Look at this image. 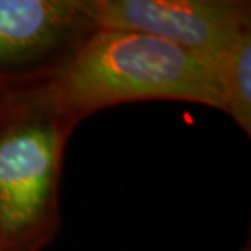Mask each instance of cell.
I'll use <instances>...</instances> for the list:
<instances>
[{
  "label": "cell",
  "instance_id": "cell-1",
  "mask_svg": "<svg viewBox=\"0 0 251 251\" xmlns=\"http://www.w3.org/2000/svg\"><path fill=\"white\" fill-rule=\"evenodd\" d=\"M48 87L77 126L103 109L137 101H184L222 111L210 59L124 29L98 28Z\"/></svg>",
  "mask_w": 251,
  "mask_h": 251
},
{
  "label": "cell",
  "instance_id": "cell-2",
  "mask_svg": "<svg viewBox=\"0 0 251 251\" xmlns=\"http://www.w3.org/2000/svg\"><path fill=\"white\" fill-rule=\"evenodd\" d=\"M75 129L48 85L0 97V251H43L61 232L64 157Z\"/></svg>",
  "mask_w": 251,
  "mask_h": 251
},
{
  "label": "cell",
  "instance_id": "cell-4",
  "mask_svg": "<svg viewBox=\"0 0 251 251\" xmlns=\"http://www.w3.org/2000/svg\"><path fill=\"white\" fill-rule=\"evenodd\" d=\"M98 28L162 39L204 59H215L251 31L248 0H90Z\"/></svg>",
  "mask_w": 251,
  "mask_h": 251
},
{
  "label": "cell",
  "instance_id": "cell-3",
  "mask_svg": "<svg viewBox=\"0 0 251 251\" xmlns=\"http://www.w3.org/2000/svg\"><path fill=\"white\" fill-rule=\"evenodd\" d=\"M97 29L90 0H0V97L54 82Z\"/></svg>",
  "mask_w": 251,
  "mask_h": 251
},
{
  "label": "cell",
  "instance_id": "cell-5",
  "mask_svg": "<svg viewBox=\"0 0 251 251\" xmlns=\"http://www.w3.org/2000/svg\"><path fill=\"white\" fill-rule=\"evenodd\" d=\"M222 113L251 135V31L243 33L212 59Z\"/></svg>",
  "mask_w": 251,
  "mask_h": 251
}]
</instances>
